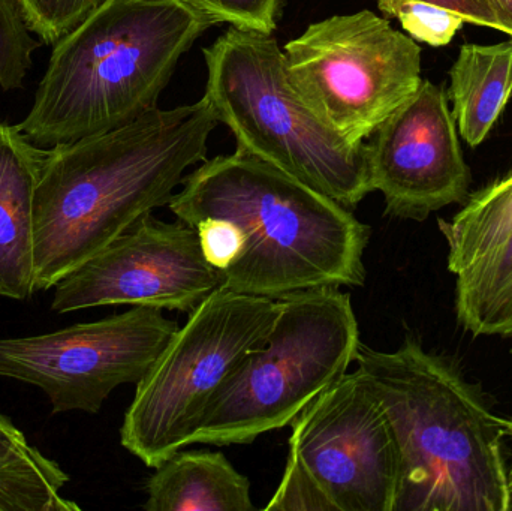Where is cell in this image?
<instances>
[{
  "instance_id": "1",
  "label": "cell",
  "mask_w": 512,
  "mask_h": 511,
  "mask_svg": "<svg viewBox=\"0 0 512 511\" xmlns=\"http://www.w3.org/2000/svg\"><path fill=\"white\" fill-rule=\"evenodd\" d=\"M209 99L48 149L35 192V285L50 290L153 210L206 161Z\"/></svg>"
},
{
  "instance_id": "2",
  "label": "cell",
  "mask_w": 512,
  "mask_h": 511,
  "mask_svg": "<svg viewBox=\"0 0 512 511\" xmlns=\"http://www.w3.org/2000/svg\"><path fill=\"white\" fill-rule=\"evenodd\" d=\"M182 185L168 203L179 221L222 219L239 234V260L222 273L221 287L277 300L366 282L370 228L279 168L236 149L207 159Z\"/></svg>"
},
{
  "instance_id": "3",
  "label": "cell",
  "mask_w": 512,
  "mask_h": 511,
  "mask_svg": "<svg viewBox=\"0 0 512 511\" xmlns=\"http://www.w3.org/2000/svg\"><path fill=\"white\" fill-rule=\"evenodd\" d=\"M357 371L390 423L399 458L394 511H508L504 440L511 420L438 354L406 338L396 351L360 344Z\"/></svg>"
},
{
  "instance_id": "4",
  "label": "cell",
  "mask_w": 512,
  "mask_h": 511,
  "mask_svg": "<svg viewBox=\"0 0 512 511\" xmlns=\"http://www.w3.org/2000/svg\"><path fill=\"white\" fill-rule=\"evenodd\" d=\"M215 20L189 0H107L54 45L21 131L51 149L158 108L177 63Z\"/></svg>"
},
{
  "instance_id": "5",
  "label": "cell",
  "mask_w": 512,
  "mask_h": 511,
  "mask_svg": "<svg viewBox=\"0 0 512 511\" xmlns=\"http://www.w3.org/2000/svg\"><path fill=\"white\" fill-rule=\"evenodd\" d=\"M203 53L204 96L219 122L233 132L237 150L346 209H354L373 192L366 143H349L298 98L276 39L231 26Z\"/></svg>"
},
{
  "instance_id": "6",
  "label": "cell",
  "mask_w": 512,
  "mask_h": 511,
  "mask_svg": "<svg viewBox=\"0 0 512 511\" xmlns=\"http://www.w3.org/2000/svg\"><path fill=\"white\" fill-rule=\"evenodd\" d=\"M277 306L267 338L230 378L194 444H252L291 425L355 363L360 330L340 287L289 294Z\"/></svg>"
},
{
  "instance_id": "7",
  "label": "cell",
  "mask_w": 512,
  "mask_h": 511,
  "mask_svg": "<svg viewBox=\"0 0 512 511\" xmlns=\"http://www.w3.org/2000/svg\"><path fill=\"white\" fill-rule=\"evenodd\" d=\"M277 311V300L216 288L137 384L120 429L122 446L156 468L194 444L230 378L267 338Z\"/></svg>"
},
{
  "instance_id": "8",
  "label": "cell",
  "mask_w": 512,
  "mask_h": 511,
  "mask_svg": "<svg viewBox=\"0 0 512 511\" xmlns=\"http://www.w3.org/2000/svg\"><path fill=\"white\" fill-rule=\"evenodd\" d=\"M283 50L298 98L349 143L364 144L423 83L420 45L369 9L312 23Z\"/></svg>"
},
{
  "instance_id": "9",
  "label": "cell",
  "mask_w": 512,
  "mask_h": 511,
  "mask_svg": "<svg viewBox=\"0 0 512 511\" xmlns=\"http://www.w3.org/2000/svg\"><path fill=\"white\" fill-rule=\"evenodd\" d=\"M179 326L152 306L30 338L0 339V377L39 387L51 414H96L111 392L138 384Z\"/></svg>"
},
{
  "instance_id": "10",
  "label": "cell",
  "mask_w": 512,
  "mask_h": 511,
  "mask_svg": "<svg viewBox=\"0 0 512 511\" xmlns=\"http://www.w3.org/2000/svg\"><path fill=\"white\" fill-rule=\"evenodd\" d=\"M289 450L337 511H394L399 458L390 423L360 372H348L292 422Z\"/></svg>"
},
{
  "instance_id": "11",
  "label": "cell",
  "mask_w": 512,
  "mask_h": 511,
  "mask_svg": "<svg viewBox=\"0 0 512 511\" xmlns=\"http://www.w3.org/2000/svg\"><path fill=\"white\" fill-rule=\"evenodd\" d=\"M221 276L207 263L195 228L185 222L141 219L56 285L59 314L99 306H152L191 314Z\"/></svg>"
},
{
  "instance_id": "12",
  "label": "cell",
  "mask_w": 512,
  "mask_h": 511,
  "mask_svg": "<svg viewBox=\"0 0 512 511\" xmlns=\"http://www.w3.org/2000/svg\"><path fill=\"white\" fill-rule=\"evenodd\" d=\"M456 125L447 93L423 80L370 135V183L384 197L388 216L423 222L444 207L468 200L471 170Z\"/></svg>"
},
{
  "instance_id": "13",
  "label": "cell",
  "mask_w": 512,
  "mask_h": 511,
  "mask_svg": "<svg viewBox=\"0 0 512 511\" xmlns=\"http://www.w3.org/2000/svg\"><path fill=\"white\" fill-rule=\"evenodd\" d=\"M48 149L0 123V297L30 299L35 285V192Z\"/></svg>"
},
{
  "instance_id": "14",
  "label": "cell",
  "mask_w": 512,
  "mask_h": 511,
  "mask_svg": "<svg viewBox=\"0 0 512 511\" xmlns=\"http://www.w3.org/2000/svg\"><path fill=\"white\" fill-rule=\"evenodd\" d=\"M147 511H255L248 477L219 452H179L146 483Z\"/></svg>"
},
{
  "instance_id": "15",
  "label": "cell",
  "mask_w": 512,
  "mask_h": 511,
  "mask_svg": "<svg viewBox=\"0 0 512 511\" xmlns=\"http://www.w3.org/2000/svg\"><path fill=\"white\" fill-rule=\"evenodd\" d=\"M450 77L460 134L469 146H480L512 95V38L495 45H463Z\"/></svg>"
},
{
  "instance_id": "16",
  "label": "cell",
  "mask_w": 512,
  "mask_h": 511,
  "mask_svg": "<svg viewBox=\"0 0 512 511\" xmlns=\"http://www.w3.org/2000/svg\"><path fill=\"white\" fill-rule=\"evenodd\" d=\"M457 320L472 336L512 338V231L456 275Z\"/></svg>"
},
{
  "instance_id": "17",
  "label": "cell",
  "mask_w": 512,
  "mask_h": 511,
  "mask_svg": "<svg viewBox=\"0 0 512 511\" xmlns=\"http://www.w3.org/2000/svg\"><path fill=\"white\" fill-rule=\"evenodd\" d=\"M451 219H438L454 276L489 255L512 231V173L475 192Z\"/></svg>"
},
{
  "instance_id": "18",
  "label": "cell",
  "mask_w": 512,
  "mask_h": 511,
  "mask_svg": "<svg viewBox=\"0 0 512 511\" xmlns=\"http://www.w3.org/2000/svg\"><path fill=\"white\" fill-rule=\"evenodd\" d=\"M68 474L45 458L36 447L0 465V511H78L80 507L60 497Z\"/></svg>"
},
{
  "instance_id": "19",
  "label": "cell",
  "mask_w": 512,
  "mask_h": 511,
  "mask_svg": "<svg viewBox=\"0 0 512 511\" xmlns=\"http://www.w3.org/2000/svg\"><path fill=\"white\" fill-rule=\"evenodd\" d=\"M27 29L41 44L56 45L107 0H15Z\"/></svg>"
},
{
  "instance_id": "20",
  "label": "cell",
  "mask_w": 512,
  "mask_h": 511,
  "mask_svg": "<svg viewBox=\"0 0 512 511\" xmlns=\"http://www.w3.org/2000/svg\"><path fill=\"white\" fill-rule=\"evenodd\" d=\"M41 45L27 29L15 0H0V87H23L32 66V54Z\"/></svg>"
},
{
  "instance_id": "21",
  "label": "cell",
  "mask_w": 512,
  "mask_h": 511,
  "mask_svg": "<svg viewBox=\"0 0 512 511\" xmlns=\"http://www.w3.org/2000/svg\"><path fill=\"white\" fill-rule=\"evenodd\" d=\"M265 511H337L300 459L289 450L282 482Z\"/></svg>"
},
{
  "instance_id": "22",
  "label": "cell",
  "mask_w": 512,
  "mask_h": 511,
  "mask_svg": "<svg viewBox=\"0 0 512 511\" xmlns=\"http://www.w3.org/2000/svg\"><path fill=\"white\" fill-rule=\"evenodd\" d=\"M394 18L400 21L412 39L433 47L447 45L466 21L457 12L423 2L405 3L397 9Z\"/></svg>"
},
{
  "instance_id": "23",
  "label": "cell",
  "mask_w": 512,
  "mask_h": 511,
  "mask_svg": "<svg viewBox=\"0 0 512 511\" xmlns=\"http://www.w3.org/2000/svg\"><path fill=\"white\" fill-rule=\"evenodd\" d=\"M216 23L271 35L277 27L282 0H189Z\"/></svg>"
},
{
  "instance_id": "24",
  "label": "cell",
  "mask_w": 512,
  "mask_h": 511,
  "mask_svg": "<svg viewBox=\"0 0 512 511\" xmlns=\"http://www.w3.org/2000/svg\"><path fill=\"white\" fill-rule=\"evenodd\" d=\"M409 2L432 3V5L442 6V8L462 15L469 23L504 32L492 0H378V6L381 12H384L385 17L394 18L397 9Z\"/></svg>"
},
{
  "instance_id": "25",
  "label": "cell",
  "mask_w": 512,
  "mask_h": 511,
  "mask_svg": "<svg viewBox=\"0 0 512 511\" xmlns=\"http://www.w3.org/2000/svg\"><path fill=\"white\" fill-rule=\"evenodd\" d=\"M29 447L23 432L0 414V465L8 464Z\"/></svg>"
},
{
  "instance_id": "26",
  "label": "cell",
  "mask_w": 512,
  "mask_h": 511,
  "mask_svg": "<svg viewBox=\"0 0 512 511\" xmlns=\"http://www.w3.org/2000/svg\"><path fill=\"white\" fill-rule=\"evenodd\" d=\"M496 14L502 23V29L512 38V0H492Z\"/></svg>"
},
{
  "instance_id": "27",
  "label": "cell",
  "mask_w": 512,
  "mask_h": 511,
  "mask_svg": "<svg viewBox=\"0 0 512 511\" xmlns=\"http://www.w3.org/2000/svg\"><path fill=\"white\" fill-rule=\"evenodd\" d=\"M508 438H511V440H512V420H511L510 432H508ZM508 482H510V491L512 494V462H511L510 467H508Z\"/></svg>"
}]
</instances>
